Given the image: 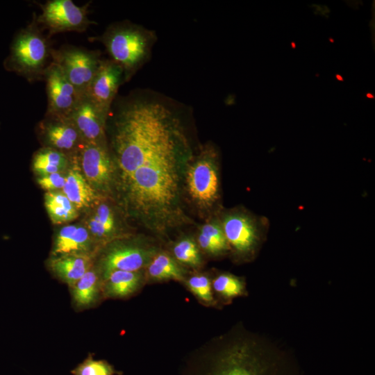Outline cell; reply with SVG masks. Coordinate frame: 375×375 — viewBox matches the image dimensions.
<instances>
[{
  "mask_svg": "<svg viewBox=\"0 0 375 375\" xmlns=\"http://www.w3.org/2000/svg\"><path fill=\"white\" fill-rule=\"evenodd\" d=\"M39 135L45 147L68 156H76L85 144L69 117L45 114L38 124Z\"/></svg>",
  "mask_w": 375,
  "mask_h": 375,
  "instance_id": "obj_11",
  "label": "cell"
},
{
  "mask_svg": "<svg viewBox=\"0 0 375 375\" xmlns=\"http://www.w3.org/2000/svg\"><path fill=\"white\" fill-rule=\"evenodd\" d=\"M185 108L155 91L136 90L116 97L107 118L114 188L128 215L159 234L188 220L182 192L194 154Z\"/></svg>",
  "mask_w": 375,
  "mask_h": 375,
  "instance_id": "obj_1",
  "label": "cell"
},
{
  "mask_svg": "<svg viewBox=\"0 0 375 375\" xmlns=\"http://www.w3.org/2000/svg\"><path fill=\"white\" fill-rule=\"evenodd\" d=\"M89 5L78 6L72 0H49L39 4L42 12L36 16V22L49 31V37L67 31L83 32L95 24L88 17Z\"/></svg>",
  "mask_w": 375,
  "mask_h": 375,
  "instance_id": "obj_7",
  "label": "cell"
},
{
  "mask_svg": "<svg viewBox=\"0 0 375 375\" xmlns=\"http://www.w3.org/2000/svg\"><path fill=\"white\" fill-rule=\"evenodd\" d=\"M73 375H115L118 374L112 365L104 360H95L90 354L71 371Z\"/></svg>",
  "mask_w": 375,
  "mask_h": 375,
  "instance_id": "obj_28",
  "label": "cell"
},
{
  "mask_svg": "<svg viewBox=\"0 0 375 375\" xmlns=\"http://www.w3.org/2000/svg\"><path fill=\"white\" fill-rule=\"evenodd\" d=\"M218 344L203 375H302L294 356L266 336L233 331Z\"/></svg>",
  "mask_w": 375,
  "mask_h": 375,
  "instance_id": "obj_2",
  "label": "cell"
},
{
  "mask_svg": "<svg viewBox=\"0 0 375 375\" xmlns=\"http://www.w3.org/2000/svg\"><path fill=\"white\" fill-rule=\"evenodd\" d=\"M88 231L95 242L108 241L116 233V220L111 208L106 203L99 204L88 222Z\"/></svg>",
  "mask_w": 375,
  "mask_h": 375,
  "instance_id": "obj_20",
  "label": "cell"
},
{
  "mask_svg": "<svg viewBox=\"0 0 375 375\" xmlns=\"http://www.w3.org/2000/svg\"><path fill=\"white\" fill-rule=\"evenodd\" d=\"M90 40L105 47L109 58L122 68L126 83L150 59L157 35L153 30L123 20L110 24L101 35Z\"/></svg>",
  "mask_w": 375,
  "mask_h": 375,
  "instance_id": "obj_3",
  "label": "cell"
},
{
  "mask_svg": "<svg viewBox=\"0 0 375 375\" xmlns=\"http://www.w3.org/2000/svg\"><path fill=\"white\" fill-rule=\"evenodd\" d=\"M218 155L211 144L202 147L188 164L184 188L192 201L201 210H209L219 198Z\"/></svg>",
  "mask_w": 375,
  "mask_h": 375,
  "instance_id": "obj_5",
  "label": "cell"
},
{
  "mask_svg": "<svg viewBox=\"0 0 375 375\" xmlns=\"http://www.w3.org/2000/svg\"><path fill=\"white\" fill-rule=\"evenodd\" d=\"M142 281L140 271H114L103 281L102 294L105 298H126L140 288Z\"/></svg>",
  "mask_w": 375,
  "mask_h": 375,
  "instance_id": "obj_19",
  "label": "cell"
},
{
  "mask_svg": "<svg viewBox=\"0 0 375 375\" xmlns=\"http://www.w3.org/2000/svg\"><path fill=\"white\" fill-rule=\"evenodd\" d=\"M47 108L46 114L69 117L82 96L53 62L46 71Z\"/></svg>",
  "mask_w": 375,
  "mask_h": 375,
  "instance_id": "obj_13",
  "label": "cell"
},
{
  "mask_svg": "<svg viewBox=\"0 0 375 375\" xmlns=\"http://www.w3.org/2000/svg\"><path fill=\"white\" fill-rule=\"evenodd\" d=\"M156 253L155 247L138 242H117L108 247L96 266L103 281L114 271H140Z\"/></svg>",
  "mask_w": 375,
  "mask_h": 375,
  "instance_id": "obj_9",
  "label": "cell"
},
{
  "mask_svg": "<svg viewBox=\"0 0 375 375\" xmlns=\"http://www.w3.org/2000/svg\"><path fill=\"white\" fill-rule=\"evenodd\" d=\"M77 167L67 174L62 193L78 210L91 207L98 199V193L88 183Z\"/></svg>",
  "mask_w": 375,
  "mask_h": 375,
  "instance_id": "obj_18",
  "label": "cell"
},
{
  "mask_svg": "<svg viewBox=\"0 0 375 375\" xmlns=\"http://www.w3.org/2000/svg\"><path fill=\"white\" fill-rule=\"evenodd\" d=\"M69 165V157L56 149L43 147L38 151L33 158L32 167L40 176L60 172Z\"/></svg>",
  "mask_w": 375,
  "mask_h": 375,
  "instance_id": "obj_24",
  "label": "cell"
},
{
  "mask_svg": "<svg viewBox=\"0 0 375 375\" xmlns=\"http://www.w3.org/2000/svg\"><path fill=\"white\" fill-rule=\"evenodd\" d=\"M108 115L83 94L69 115L85 143L106 140Z\"/></svg>",
  "mask_w": 375,
  "mask_h": 375,
  "instance_id": "obj_14",
  "label": "cell"
},
{
  "mask_svg": "<svg viewBox=\"0 0 375 375\" xmlns=\"http://www.w3.org/2000/svg\"><path fill=\"white\" fill-rule=\"evenodd\" d=\"M173 253L178 263L192 267H197L201 264L199 247L190 238L178 240L173 247Z\"/></svg>",
  "mask_w": 375,
  "mask_h": 375,
  "instance_id": "obj_26",
  "label": "cell"
},
{
  "mask_svg": "<svg viewBox=\"0 0 375 375\" xmlns=\"http://www.w3.org/2000/svg\"><path fill=\"white\" fill-rule=\"evenodd\" d=\"M44 200L48 215L54 224L69 222L78 216V210L62 192H47Z\"/></svg>",
  "mask_w": 375,
  "mask_h": 375,
  "instance_id": "obj_21",
  "label": "cell"
},
{
  "mask_svg": "<svg viewBox=\"0 0 375 375\" xmlns=\"http://www.w3.org/2000/svg\"><path fill=\"white\" fill-rule=\"evenodd\" d=\"M76 158L81 173L97 193H107L114 188L115 167L106 140L85 143Z\"/></svg>",
  "mask_w": 375,
  "mask_h": 375,
  "instance_id": "obj_8",
  "label": "cell"
},
{
  "mask_svg": "<svg viewBox=\"0 0 375 375\" xmlns=\"http://www.w3.org/2000/svg\"><path fill=\"white\" fill-rule=\"evenodd\" d=\"M148 276L153 281H183L185 269L166 253H156L147 265Z\"/></svg>",
  "mask_w": 375,
  "mask_h": 375,
  "instance_id": "obj_22",
  "label": "cell"
},
{
  "mask_svg": "<svg viewBox=\"0 0 375 375\" xmlns=\"http://www.w3.org/2000/svg\"><path fill=\"white\" fill-rule=\"evenodd\" d=\"M102 278L94 265L80 279L69 287L73 306L83 310L95 306L102 294Z\"/></svg>",
  "mask_w": 375,
  "mask_h": 375,
  "instance_id": "obj_16",
  "label": "cell"
},
{
  "mask_svg": "<svg viewBox=\"0 0 375 375\" xmlns=\"http://www.w3.org/2000/svg\"><path fill=\"white\" fill-rule=\"evenodd\" d=\"M188 288L199 300L206 304H212L215 302L212 281L202 274H194L186 281Z\"/></svg>",
  "mask_w": 375,
  "mask_h": 375,
  "instance_id": "obj_27",
  "label": "cell"
},
{
  "mask_svg": "<svg viewBox=\"0 0 375 375\" xmlns=\"http://www.w3.org/2000/svg\"><path fill=\"white\" fill-rule=\"evenodd\" d=\"M124 83L122 68L110 58H102L85 94L108 115L118 90Z\"/></svg>",
  "mask_w": 375,
  "mask_h": 375,
  "instance_id": "obj_12",
  "label": "cell"
},
{
  "mask_svg": "<svg viewBox=\"0 0 375 375\" xmlns=\"http://www.w3.org/2000/svg\"><path fill=\"white\" fill-rule=\"evenodd\" d=\"M93 265V256L83 254L51 256L48 262L53 274L69 287L80 279Z\"/></svg>",
  "mask_w": 375,
  "mask_h": 375,
  "instance_id": "obj_17",
  "label": "cell"
},
{
  "mask_svg": "<svg viewBox=\"0 0 375 375\" xmlns=\"http://www.w3.org/2000/svg\"><path fill=\"white\" fill-rule=\"evenodd\" d=\"M95 244L87 228L68 225L62 227L55 236L51 256L67 254L94 256Z\"/></svg>",
  "mask_w": 375,
  "mask_h": 375,
  "instance_id": "obj_15",
  "label": "cell"
},
{
  "mask_svg": "<svg viewBox=\"0 0 375 375\" xmlns=\"http://www.w3.org/2000/svg\"><path fill=\"white\" fill-rule=\"evenodd\" d=\"M52 58L81 95L86 92L102 60L99 50L70 44L53 49Z\"/></svg>",
  "mask_w": 375,
  "mask_h": 375,
  "instance_id": "obj_6",
  "label": "cell"
},
{
  "mask_svg": "<svg viewBox=\"0 0 375 375\" xmlns=\"http://www.w3.org/2000/svg\"><path fill=\"white\" fill-rule=\"evenodd\" d=\"M49 38L44 34L33 15L32 22L14 36L3 62L5 69L29 82L43 79L53 62V48Z\"/></svg>",
  "mask_w": 375,
  "mask_h": 375,
  "instance_id": "obj_4",
  "label": "cell"
},
{
  "mask_svg": "<svg viewBox=\"0 0 375 375\" xmlns=\"http://www.w3.org/2000/svg\"><path fill=\"white\" fill-rule=\"evenodd\" d=\"M221 225L230 250L237 256L250 258L255 255L261 236L252 218L244 213L232 212L224 217Z\"/></svg>",
  "mask_w": 375,
  "mask_h": 375,
  "instance_id": "obj_10",
  "label": "cell"
},
{
  "mask_svg": "<svg viewBox=\"0 0 375 375\" xmlns=\"http://www.w3.org/2000/svg\"><path fill=\"white\" fill-rule=\"evenodd\" d=\"M212 290L222 299L230 301L247 294L243 278L230 273H221L212 281Z\"/></svg>",
  "mask_w": 375,
  "mask_h": 375,
  "instance_id": "obj_25",
  "label": "cell"
},
{
  "mask_svg": "<svg viewBox=\"0 0 375 375\" xmlns=\"http://www.w3.org/2000/svg\"><path fill=\"white\" fill-rule=\"evenodd\" d=\"M66 176L61 172H56L38 178L39 185L47 192L57 191L62 189L65 183Z\"/></svg>",
  "mask_w": 375,
  "mask_h": 375,
  "instance_id": "obj_29",
  "label": "cell"
},
{
  "mask_svg": "<svg viewBox=\"0 0 375 375\" xmlns=\"http://www.w3.org/2000/svg\"><path fill=\"white\" fill-rule=\"evenodd\" d=\"M197 240L199 247L210 255L221 256L230 251L222 225L216 221L203 224Z\"/></svg>",
  "mask_w": 375,
  "mask_h": 375,
  "instance_id": "obj_23",
  "label": "cell"
}]
</instances>
